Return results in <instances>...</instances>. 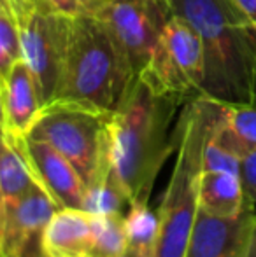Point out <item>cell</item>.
I'll use <instances>...</instances> for the list:
<instances>
[{
  "label": "cell",
  "mask_w": 256,
  "mask_h": 257,
  "mask_svg": "<svg viewBox=\"0 0 256 257\" xmlns=\"http://www.w3.org/2000/svg\"><path fill=\"white\" fill-rule=\"evenodd\" d=\"M92 229L90 257H121L127 252L125 213L92 215Z\"/></svg>",
  "instance_id": "d6986e66"
},
{
  "label": "cell",
  "mask_w": 256,
  "mask_h": 257,
  "mask_svg": "<svg viewBox=\"0 0 256 257\" xmlns=\"http://www.w3.org/2000/svg\"><path fill=\"white\" fill-rule=\"evenodd\" d=\"M4 213H6V205H4L2 189H0V236H2V226H4Z\"/></svg>",
  "instance_id": "83f0119b"
},
{
  "label": "cell",
  "mask_w": 256,
  "mask_h": 257,
  "mask_svg": "<svg viewBox=\"0 0 256 257\" xmlns=\"http://www.w3.org/2000/svg\"><path fill=\"white\" fill-rule=\"evenodd\" d=\"M135 77L120 42L100 18H70L53 102L114 112Z\"/></svg>",
  "instance_id": "3957f363"
},
{
  "label": "cell",
  "mask_w": 256,
  "mask_h": 257,
  "mask_svg": "<svg viewBox=\"0 0 256 257\" xmlns=\"http://www.w3.org/2000/svg\"><path fill=\"white\" fill-rule=\"evenodd\" d=\"M6 137V114H4V84L0 81V142Z\"/></svg>",
  "instance_id": "4316f807"
},
{
  "label": "cell",
  "mask_w": 256,
  "mask_h": 257,
  "mask_svg": "<svg viewBox=\"0 0 256 257\" xmlns=\"http://www.w3.org/2000/svg\"><path fill=\"white\" fill-rule=\"evenodd\" d=\"M254 219L256 212L249 203L232 217H216L198 210L185 257H240Z\"/></svg>",
  "instance_id": "8fae6325"
},
{
  "label": "cell",
  "mask_w": 256,
  "mask_h": 257,
  "mask_svg": "<svg viewBox=\"0 0 256 257\" xmlns=\"http://www.w3.org/2000/svg\"><path fill=\"white\" fill-rule=\"evenodd\" d=\"M9 7L14 14L23 13L28 9H35V7H44V9H51L46 0H9Z\"/></svg>",
  "instance_id": "cb8c5ba5"
},
{
  "label": "cell",
  "mask_w": 256,
  "mask_h": 257,
  "mask_svg": "<svg viewBox=\"0 0 256 257\" xmlns=\"http://www.w3.org/2000/svg\"><path fill=\"white\" fill-rule=\"evenodd\" d=\"M225 105V103H223ZM202 170L204 172H240V158L230 151L223 149L221 146L212 140V133L209 137L204 149V159H202Z\"/></svg>",
  "instance_id": "44dd1931"
},
{
  "label": "cell",
  "mask_w": 256,
  "mask_h": 257,
  "mask_svg": "<svg viewBox=\"0 0 256 257\" xmlns=\"http://www.w3.org/2000/svg\"><path fill=\"white\" fill-rule=\"evenodd\" d=\"M223 114V103L195 96L183 105L174 126L176 163L163 200L158 206L160 243L156 257H185L198 212V182L204 149Z\"/></svg>",
  "instance_id": "277c9868"
},
{
  "label": "cell",
  "mask_w": 256,
  "mask_h": 257,
  "mask_svg": "<svg viewBox=\"0 0 256 257\" xmlns=\"http://www.w3.org/2000/svg\"><path fill=\"white\" fill-rule=\"evenodd\" d=\"M200 35L205 77L200 96L256 107V25L230 0H170Z\"/></svg>",
  "instance_id": "7a4b0ae2"
},
{
  "label": "cell",
  "mask_w": 256,
  "mask_h": 257,
  "mask_svg": "<svg viewBox=\"0 0 256 257\" xmlns=\"http://www.w3.org/2000/svg\"><path fill=\"white\" fill-rule=\"evenodd\" d=\"M113 112L53 102L42 107L28 137L49 144L72 163L84 186L114 170L111 154Z\"/></svg>",
  "instance_id": "5b68a950"
},
{
  "label": "cell",
  "mask_w": 256,
  "mask_h": 257,
  "mask_svg": "<svg viewBox=\"0 0 256 257\" xmlns=\"http://www.w3.org/2000/svg\"><path fill=\"white\" fill-rule=\"evenodd\" d=\"M188 98L153 88L137 75L111 121V154L130 203L149 201L163 163L176 153L172 122Z\"/></svg>",
  "instance_id": "6da1fadb"
},
{
  "label": "cell",
  "mask_w": 256,
  "mask_h": 257,
  "mask_svg": "<svg viewBox=\"0 0 256 257\" xmlns=\"http://www.w3.org/2000/svg\"><path fill=\"white\" fill-rule=\"evenodd\" d=\"M20 60H23L20 25L11 7H4L0 9V81L4 82Z\"/></svg>",
  "instance_id": "ffe728a7"
},
{
  "label": "cell",
  "mask_w": 256,
  "mask_h": 257,
  "mask_svg": "<svg viewBox=\"0 0 256 257\" xmlns=\"http://www.w3.org/2000/svg\"><path fill=\"white\" fill-rule=\"evenodd\" d=\"M239 175L247 203L253 206L256 212V151H251L249 154L240 159Z\"/></svg>",
  "instance_id": "603a6c76"
},
{
  "label": "cell",
  "mask_w": 256,
  "mask_h": 257,
  "mask_svg": "<svg viewBox=\"0 0 256 257\" xmlns=\"http://www.w3.org/2000/svg\"><path fill=\"white\" fill-rule=\"evenodd\" d=\"M140 77L160 91L188 100L200 96L205 77L204 44L188 21L176 14L170 18Z\"/></svg>",
  "instance_id": "8992f818"
},
{
  "label": "cell",
  "mask_w": 256,
  "mask_h": 257,
  "mask_svg": "<svg viewBox=\"0 0 256 257\" xmlns=\"http://www.w3.org/2000/svg\"><path fill=\"white\" fill-rule=\"evenodd\" d=\"M130 200L125 187L121 186L116 172L111 170L86 186L82 210L90 215H106V213H125Z\"/></svg>",
  "instance_id": "ac0fdd59"
},
{
  "label": "cell",
  "mask_w": 256,
  "mask_h": 257,
  "mask_svg": "<svg viewBox=\"0 0 256 257\" xmlns=\"http://www.w3.org/2000/svg\"><path fill=\"white\" fill-rule=\"evenodd\" d=\"M37 186V180L23 154L11 140L4 137L0 142V189L4 205L16 203Z\"/></svg>",
  "instance_id": "e0dca14e"
},
{
  "label": "cell",
  "mask_w": 256,
  "mask_h": 257,
  "mask_svg": "<svg viewBox=\"0 0 256 257\" xmlns=\"http://www.w3.org/2000/svg\"><path fill=\"white\" fill-rule=\"evenodd\" d=\"M247 205L239 173L204 172L198 182V210L216 217H232Z\"/></svg>",
  "instance_id": "5bb4252c"
},
{
  "label": "cell",
  "mask_w": 256,
  "mask_h": 257,
  "mask_svg": "<svg viewBox=\"0 0 256 257\" xmlns=\"http://www.w3.org/2000/svg\"><path fill=\"white\" fill-rule=\"evenodd\" d=\"M92 215L81 208H58L46 227V252L49 257H90Z\"/></svg>",
  "instance_id": "4fadbf2b"
},
{
  "label": "cell",
  "mask_w": 256,
  "mask_h": 257,
  "mask_svg": "<svg viewBox=\"0 0 256 257\" xmlns=\"http://www.w3.org/2000/svg\"><path fill=\"white\" fill-rule=\"evenodd\" d=\"M95 16L109 27L133 74L140 75L174 16V9L170 0H104Z\"/></svg>",
  "instance_id": "ba28073f"
},
{
  "label": "cell",
  "mask_w": 256,
  "mask_h": 257,
  "mask_svg": "<svg viewBox=\"0 0 256 257\" xmlns=\"http://www.w3.org/2000/svg\"><path fill=\"white\" fill-rule=\"evenodd\" d=\"M121 257H137V255H135V254H132V252H128V250H127V252H125V254L121 255Z\"/></svg>",
  "instance_id": "f546056e"
},
{
  "label": "cell",
  "mask_w": 256,
  "mask_h": 257,
  "mask_svg": "<svg viewBox=\"0 0 256 257\" xmlns=\"http://www.w3.org/2000/svg\"><path fill=\"white\" fill-rule=\"evenodd\" d=\"M53 11L67 18L95 16L102 7L104 0H46Z\"/></svg>",
  "instance_id": "7402d4cb"
},
{
  "label": "cell",
  "mask_w": 256,
  "mask_h": 257,
  "mask_svg": "<svg viewBox=\"0 0 256 257\" xmlns=\"http://www.w3.org/2000/svg\"><path fill=\"white\" fill-rule=\"evenodd\" d=\"M127 250L137 257H156L160 243V215L149 201L130 203L125 213Z\"/></svg>",
  "instance_id": "2e32d148"
},
{
  "label": "cell",
  "mask_w": 256,
  "mask_h": 257,
  "mask_svg": "<svg viewBox=\"0 0 256 257\" xmlns=\"http://www.w3.org/2000/svg\"><path fill=\"white\" fill-rule=\"evenodd\" d=\"M14 16L20 25L23 60L35 79L42 107H46L55 100L70 18L44 7L23 11Z\"/></svg>",
  "instance_id": "52a82bcc"
},
{
  "label": "cell",
  "mask_w": 256,
  "mask_h": 257,
  "mask_svg": "<svg viewBox=\"0 0 256 257\" xmlns=\"http://www.w3.org/2000/svg\"><path fill=\"white\" fill-rule=\"evenodd\" d=\"M58 210L55 201L37 186L20 201L6 205L0 257H49L46 252V227Z\"/></svg>",
  "instance_id": "9c48e42d"
},
{
  "label": "cell",
  "mask_w": 256,
  "mask_h": 257,
  "mask_svg": "<svg viewBox=\"0 0 256 257\" xmlns=\"http://www.w3.org/2000/svg\"><path fill=\"white\" fill-rule=\"evenodd\" d=\"M240 257H256V219L253 222V227H251V233H249V238H247L246 248H244V252Z\"/></svg>",
  "instance_id": "484cf974"
},
{
  "label": "cell",
  "mask_w": 256,
  "mask_h": 257,
  "mask_svg": "<svg viewBox=\"0 0 256 257\" xmlns=\"http://www.w3.org/2000/svg\"><path fill=\"white\" fill-rule=\"evenodd\" d=\"M4 7H9V0H0V9Z\"/></svg>",
  "instance_id": "f1b7e54d"
},
{
  "label": "cell",
  "mask_w": 256,
  "mask_h": 257,
  "mask_svg": "<svg viewBox=\"0 0 256 257\" xmlns=\"http://www.w3.org/2000/svg\"><path fill=\"white\" fill-rule=\"evenodd\" d=\"M6 137L25 139L42 110L37 84L27 61L20 60L4 79Z\"/></svg>",
  "instance_id": "7c38bea8"
},
{
  "label": "cell",
  "mask_w": 256,
  "mask_h": 257,
  "mask_svg": "<svg viewBox=\"0 0 256 257\" xmlns=\"http://www.w3.org/2000/svg\"><path fill=\"white\" fill-rule=\"evenodd\" d=\"M237 9H240L256 25V0H230Z\"/></svg>",
  "instance_id": "d4e9b609"
},
{
  "label": "cell",
  "mask_w": 256,
  "mask_h": 257,
  "mask_svg": "<svg viewBox=\"0 0 256 257\" xmlns=\"http://www.w3.org/2000/svg\"><path fill=\"white\" fill-rule=\"evenodd\" d=\"M7 140L14 144L28 163L41 189L55 201L58 208H81L84 200V180L77 173L65 156L42 140L25 137V139Z\"/></svg>",
  "instance_id": "30bf717a"
},
{
  "label": "cell",
  "mask_w": 256,
  "mask_h": 257,
  "mask_svg": "<svg viewBox=\"0 0 256 257\" xmlns=\"http://www.w3.org/2000/svg\"><path fill=\"white\" fill-rule=\"evenodd\" d=\"M212 140L240 159L256 151L254 105H223V114L212 130Z\"/></svg>",
  "instance_id": "9a60e30c"
}]
</instances>
